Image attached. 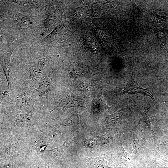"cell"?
Here are the masks:
<instances>
[{"label": "cell", "instance_id": "cell-9", "mask_svg": "<svg viewBox=\"0 0 168 168\" xmlns=\"http://www.w3.org/2000/svg\"><path fill=\"white\" fill-rule=\"evenodd\" d=\"M16 21V24L22 28L28 27L31 23L30 17L25 16H19Z\"/></svg>", "mask_w": 168, "mask_h": 168}, {"label": "cell", "instance_id": "cell-10", "mask_svg": "<svg viewBox=\"0 0 168 168\" xmlns=\"http://www.w3.org/2000/svg\"><path fill=\"white\" fill-rule=\"evenodd\" d=\"M104 138H90L86 140L84 142V145L87 148H92L99 144L104 143L105 141Z\"/></svg>", "mask_w": 168, "mask_h": 168}, {"label": "cell", "instance_id": "cell-1", "mask_svg": "<svg viewBox=\"0 0 168 168\" xmlns=\"http://www.w3.org/2000/svg\"><path fill=\"white\" fill-rule=\"evenodd\" d=\"M10 105L18 111L34 110L35 104L39 102V97L34 88L18 85L7 97Z\"/></svg>", "mask_w": 168, "mask_h": 168}, {"label": "cell", "instance_id": "cell-13", "mask_svg": "<svg viewBox=\"0 0 168 168\" xmlns=\"http://www.w3.org/2000/svg\"><path fill=\"white\" fill-rule=\"evenodd\" d=\"M11 94V93L5 90H3L0 92V104H1L4 99L8 96Z\"/></svg>", "mask_w": 168, "mask_h": 168}, {"label": "cell", "instance_id": "cell-11", "mask_svg": "<svg viewBox=\"0 0 168 168\" xmlns=\"http://www.w3.org/2000/svg\"><path fill=\"white\" fill-rule=\"evenodd\" d=\"M155 32L156 35L159 38L161 42V45L163 49H165L166 47V34L163 29H157Z\"/></svg>", "mask_w": 168, "mask_h": 168}, {"label": "cell", "instance_id": "cell-6", "mask_svg": "<svg viewBox=\"0 0 168 168\" xmlns=\"http://www.w3.org/2000/svg\"><path fill=\"white\" fill-rule=\"evenodd\" d=\"M102 90L95 95L91 104L89 105V108L91 111L95 114H103L105 113L110 109L105 102L102 93Z\"/></svg>", "mask_w": 168, "mask_h": 168}, {"label": "cell", "instance_id": "cell-4", "mask_svg": "<svg viewBox=\"0 0 168 168\" xmlns=\"http://www.w3.org/2000/svg\"><path fill=\"white\" fill-rule=\"evenodd\" d=\"M38 86L35 88L39 97L40 104L43 105L49 102L54 90L53 79L48 72H45L38 83Z\"/></svg>", "mask_w": 168, "mask_h": 168}, {"label": "cell", "instance_id": "cell-3", "mask_svg": "<svg viewBox=\"0 0 168 168\" xmlns=\"http://www.w3.org/2000/svg\"><path fill=\"white\" fill-rule=\"evenodd\" d=\"M88 98L78 96L73 94L68 88L66 89L61 95L59 104L53 110H50L51 113L58 107H62L63 111L68 109L74 107H81L88 109L89 105Z\"/></svg>", "mask_w": 168, "mask_h": 168}, {"label": "cell", "instance_id": "cell-14", "mask_svg": "<svg viewBox=\"0 0 168 168\" xmlns=\"http://www.w3.org/2000/svg\"><path fill=\"white\" fill-rule=\"evenodd\" d=\"M68 168H72V167H68Z\"/></svg>", "mask_w": 168, "mask_h": 168}, {"label": "cell", "instance_id": "cell-12", "mask_svg": "<svg viewBox=\"0 0 168 168\" xmlns=\"http://www.w3.org/2000/svg\"><path fill=\"white\" fill-rule=\"evenodd\" d=\"M168 18V17L161 16L156 13H154L153 17H152V21L154 23H161Z\"/></svg>", "mask_w": 168, "mask_h": 168}, {"label": "cell", "instance_id": "cell-8", "mask_svg": "<svg viewBox=\"0 0 168 168\" xmlns=\"http://www.w3.org/2000/svg\"><path fill=\"white\" fill-rule=\"evenodd\" d=\"M88 159L93 166L97 168H106L107 158L105 154L95 157L88 158Z\"/></svg>", "mask_w": 168, "mask_h": 168}, {"label": "cell", "instance_id": "cell-2", "mask_svg": "<svg viewBox=\"0 0 168 168\" xmlns=\"http://www.w3.org/2000/svg\"><path fill=\"white\" fill-rule=\"evenodd\" d=\"M88 115L86 111L72 115L54 125L53 130L65 135H76L84 129Z\"/></svg>", "mask_w": 168, "mask_h": 168}, {"label": "cell", "instance_id": "cell-7", "mask_svg": "<svg viewBox=\"0 0 168 168\" xmlns=\"http://www.w3.org/2000/svg\"><path fill=\"white\" fill-rule=\"evenodd\" d=\"M121 93L130 94H142L154 99L149 90L142 88L133 79L131 82L122 90Z\"/></svg>", "mask_w": 168, "mask_h": 168}, {"label": "cell", "instance_id": "cell-5", "mask_svg": "<svg viewBox=\"0 0 168 168\" xmlns=\"http://www.w3.org/2000/svg\"><path fill=\"white\" fill-rule=\"evenodd\" d=\"M72 142L73 141L67 142L65 138L63 144L60 146L51 150H45L42 153L44 159L49 162H58L62 155L72 144Z\"/></svg>", "mask_w": 168, "mask_h": 168}]
</instances>
